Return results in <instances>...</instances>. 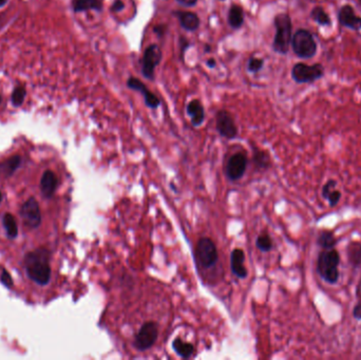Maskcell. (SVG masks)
Wrapping results in <instances>:
<instances>
[{
  "label": "cell",
  "instance_id": "13",
  "mask_svg": "<svg viewBox=\"0 0 361 360\" xmlns=\"http://www.w3.org/2000/svg\"><path fill=\"white\" fill-rule=\"evenodd\" d=\"M338 19L339 22L345 28H349L356 31L361 30V17L355 14L354 9L349 5L343 6L339 10Z\"/></svg>",
  "mask_w": 361,
  "mask_h": 360
},
{
  "label": "cell",
  "instance_id": "4",
  "mask_svg": "<svg viewBox=\"0 0 361 360\" xmlns=\"http://www.w3.org/2000/svg\"><path fill=\"white\" fill-rule=\"evenodd\" d=\"M292 47L294 53L300 58L308 59L315 56L317 52V44L314 36L307 30L300 29L293 35Z\"/></svg>",
  "mask_w": 361,
  "mask_h": 360
},
{
  "label": "cell",
  "instance_id": "10",
  "mask_svg": "<svg viewBox=\"0 0 361 360\" xmlns=\"http://www.w3.org/2000/svg\"><path fill=\"white\" fill-rule=\"evenodd\" d=\"M216 130L226 138H234L238 134L237 126L230 113L225 110H220L215 117Z\"/></svg>",
  "mask_w": 361,
  "mask_h": 360
},
{
  "label": "cell",
  "instance_id": "11",
  "mask_svg": "<svg viewBox=\"0 0 361 360\" xmlns=\"http://www.w3.org/2000/svg\"><path fill=\"white\" fill-rule=\"evenodd\" d=\"M247 166V159L245 157V154L238 152L235 153L234 156H231L227 162V167H226V173L227 176L233 179V181H237V179L241 178L246 170Z\"/></svg>",
  "mask_w": 361,
  "mask_h": 360
},
{
  "label": "cell",
  "instance_id": "44",
  "mask_svg": "<svg viewBox=\"0 0 361 360\" xmlns=\"http://www.w3.org/2000/svg\"><path fill=\"white\" fill-rule=\"evenodd\" d=\"M220 2H225V0H220Z\"/></svg>",
  "mask_w": 361,
  "mask_h": 360
},
{
  "label": "cell",
  "instance_id": "15",
  "mask_svg": "<svg viewBox=\"0 0 361 360\" xmlns=\"http://www.w3.org/2000/svg\"><path fill=\"white\" fill-rule=\"evenodd\" d=\"M245 255L244 251L240 248H235L230 256V266L231 271L238 278H246L247 269L244 266Z\"/></svg>",
  "mask_w": 361,
  "mask_h": 360
},
{
  "label": "cell",
  "instance_id": "36",
  "mask_svg": "<svg viewBox=\"0 0 361 360\" xmlns=\"http://www.w3.org/2000/svg\"><path fill=\"white\" fill-rule=\"evenodd\" d=\"M176 2H177L181 6L186 7V8L195 7V6L198 4V0H176Z\"/></svg>",
  "mask_w": 361,
  "mask_h": 360
},
{
  "label": "cell",
  "instance_id": "8",
  "mask_svg": "<svg viewBox=\"0 0 361 360\" xmlns=\"http://www.w3.org/2000/svg\"><path fill=\"white\" fill-rule=\"evenodd\" d=\"M20 217L23 224L29 228L40 227L42 223V213L40 204L34 198H30L21 205Z\"/></svg>",
  "mask_w": 361,
  "mask_h": 360
},
{
  "label": "cell",
  "instance_id": "12",
  "mask_svg": "<svg viewBox=\"0 0 361 360\" xmlns=\"http://www.w3.org/2000/svg\"><path fill=\"white\" fill-rule=\"evenodd\" d=\"M127 87L129 89L134 90V91L141 93V95L144 96L145 104L147 107L151 109H157L161 105L160 98L156 94H153L148 88H146V86L143 83H141L139 80L135 79V77H129L127 81Z\"/></svg>",
  "mask_w": 361,
  "mask_h": 360
},
{
  "label": "cell",
  "instance_id": "30",
  "mask_svg": "<svg viewBox=\"0 0 361 360\" xmlns=\"http://www.w3.org/2000/svg\"><path fill=\"white\" fill-rule=\"evenodd\" d=\"M336 187H337V182L335 181V179H329V181L324 184V186L322 187V191H321L322 197H323L326 200H328L331 192L334 189H336Z\"/></svg>",
  "mask_w": 361,
  "mask_h": 360
},
{
  "label": "cell",
  "instance_id": "29",
  "mask_svg": "<svg viewBox=\"0 0 361 360\" xmlns=\"http://www.w3.org/2000/svg\"><path fill=\"white\" fill-rule=\"evenodd\" d=\"M263 66H264V59L258 58V57H251L248 60L247 70L251 73H257L263 68Z\"/></svg>",
  "mask_w": 361,
  "mask_h": 360
},
{
  "label": "cell",
  "instance_id": "1",
  "mask_svg": "<svg viewBox=\"0 0 361 360\" xmlns=\"http://www.w3.org/2000/svg\"><path fill=\"white\" fill-rule=\"evenodd\" d=\"M24 266L29 278L40 285H46L51 279L50 254L45 248H38L24 257Z\"/></svg>",
  "mask_w": 361,
  "mask_h": 360
},
{
  "label": "cell",
  "instance_id": "24",
  "mask_svg": "<svg viewBox=\"0 0 361 360\" xmlns=\"http://www.w3.org/2000/svg\"><path fill=\"white\" fill-rule=\"evenodd\" d=\"M21 163V159L19 156H14L10 158L9 160L5 161L0 164V173L5 174L6 176H10L16 171Z\"/></svg>",
  "mask_w": 361,
  "mask_h": 360
},
{
  "label": "cell",
  "instance_id": "23",
  "mask_svg": "<svg viewBox=\"0 0 361 360\" xmlns=\"http://www.w3.org/2000/svg\"><path fill=\"white\" fill-rule=\"evenodd\" d=\"M3 224L6 229L7 236L10 239H15L18 235V225L16 223L15 218L12 213H6L3 219Z\"/></svg>",
  "mask_w": 361,
  "mask_h": 360
},
{
  "label": "cell",
  "instance_id": "17",
  "mask_svg": "<svg viewBox=\"0 0 361 360\" xmlns=\"http://www.w3.org/2000/svg\"><path fill=\"white\" fill-rule=\"evenodd\" d=\"M187 114L190 117L193 126H201L205 120V111L202 102L199 99H192L187 105Z\"/></svg>",
  "mask_w": 361,
  "mask_h": 360
},
{
  "label": "cell",
  "instance_id": "37",
  "mask_svg": "<svg viewBox=\"0 0 361 360\" xmlns=\"http://www.w3.org/2000/svg\"><path fill=\"white\" fill-rule=\"evenodd\" d=\"M353 316L357 320H361V301L354 306L353 308Z\"/></svg>",
  "mask_w": 361,
  "mask_h": 360
},
{
  "label": "cell",
  "instance_id": "20",
  "mask_svg": "<svg viewBox=\"0 0 361 360\" xmlns=\"http://www.w3.org/2000/svg\"><path fill=\"white\" fill-rule=\"evenodd\" d=\"M317 243L322 249H332L336 246L338 240L336 237H335L333 231L322 230L319 233Z\"/></svg>",
  "mask_w": 361,
  "mask_h": 360
},
{
  "label": "cell",
  "instance_id": "7",
  "mask_svg": "<svg viewBox=\"0 0 361 360\" xmlns=\"http://www.w3.org/2000/svg\"><path fill=\"white\" fill-rule=\"evenodd\" d=\"M159 335L157 323L149 321L139 329L134 339V345L138 351H146L156 343Z\"/></svg>",
  "mask_w": 361,
  "mask_h": 360
},
{
  "label": "cell",
  "instance_id": "38",
  "mask_svg": "<svg viewBox=\"0 0 361 360\" xmlns=\"http://www.w3.org/2000/svg\"><path fill=\"white\" fill-rule=\"evenodd\" d=\"M206 65H207L208 68H214L216 66V61L214 58H209L207 61H206Z\"/></svg>",
  "mask_w": 361,
  "mask_h": 360
},
{
  "label": "cell",
  "instance_id": "3",
  "mask_svg": "<svg viewBox=\"0 0 361 360\" xmlns=\"http://www.w3.org/2000/svg\"><path fill=\"white\" fill-rule=\"evenodd\" d=\"M274 24L276 34L273 42V49L279 54H286L292 44V19L287 14H279L275 17Z\"/></svg>",
  "mask_w": 361,
  "mask_h": 360
},
{
  "label": "cell",
  "instance_id": "6",
  "mask_svg": "<svg viewBox=\"0 0 361 360\" xmlns=\"http://www.w3.org/2000/svg\"><path fill=\"white\" fill-rule=\"evenodd\" d=\"M163 53L158 45H150L147 47L141 59V73L144 77L150 81L154 80V71L160 65Z\"/></svg>",
  "mask_w": 361,
  "mask_h": 360
},
{
  "label": "cell",
  "instance_id": "35",
  "mask_svg": "<svg viewBox=\"0 0 361 360\" xmlns=\"http://www.w3.org/2000/svg\"><path fill=\"white\" fill-rule=\"evenodd\" d=\"M166 25H164V24H158V25H156V27H154L153 28V32L154 33H156V35L158 36V37H163L164 35H165V31H166Z\"/></svg>",
  "mask_w": 361,
  "mask_h": 360
},
{
  "label": "cell",
  "instance_id": "34",
  "mask_svg": "<svg viewBox=\"0 0 361 360\" xmlns=\"http://www.w3.org/2000/svg\"><path fill=\"white\" fill-rule=\"evenodd\" d=\"M125 9V4L123 0H115V2L113 3V5L111 6V11L112 12H121Z\"/></svg>",
  "mask_w": 361,
  "mask_h": 360
},
{
  "label": "cell",
  "instance_id": "40",
  "mask_svg": "<svg viewBox=\"0 0 361 360\" xmlns=\"http://www.w3.org/2000/svg\"><path fill=\"white\" fill-rule=\"evenodd\" d=\"M8 3V0H0V8H3L4 6H6Z\"/></svg>",
  "mask_w": 361,
  "mask_h": 360
},
{
  "label": "cell",
  "instance_id": "42",
  "mask_svg": "<svg viewBox=\"0 0 361 360\" xmlns=\"http://www.w3.org/2000/svg\"><path fill=\"white\" fill-rule=\"evenodd\" d=\"M358 2H359V4H360V5H361V0H358Z\"/></svg>",
  "mask_w": 361,
  "mask_h": 360
},
{
  "label": "cell",
  "instance_id": "9",
  "mask_svg": "<svg viewBox=\"0 0 361 360\" xmlns=\"http://www.w3.org/2000/svg\"><path fill=\"white\" fill-rule=\"evenodd\" d=\"M197 256L204 267H211L218 260L215 244L209 238H202L197 244Z\"/></svg>",
  "mask_w": 361,
  "mask_h": 360
},
{
  "label": "cell",
  "instance_id": "25",
  "mask_svg": "<svg viewBox=\"0 0 361 360\" xmlns=\"http://www.w3.org/2000/svg\"><path fill=\"white\" fill-rule=\"evenodd\" d=\"M311 17L319 25H330L331 24L330 16L327 14L326 11L322 8H319V7L314 8V10L311 13Z\"/></svg>",
  "mask_w": 361,
  "mask_h": 360
},
{
  "label": "cell",
  "instance_id": "2",
  "mask_svg": "<svg viewBox=\"0 0 361 360\" xmlns=\"http://www.w3.org/2000/svg\"><path fill=\"white\" fill-rule=\"evenodd\" d=\"M339 263L340 255L336 249H323L318 256V274L328 283H337L339 280Z\"/></svg>",
  "mask_w": 361,
  "mask_h": 360
},
{
  "label": "cell",
  "instance_id": "26",
  "mask_svg": "<svg viewBox=\"0 0 361 360\" xmlns=\"http://www.w3.org/2000/svg\"><path fill=\"white\" fill-rule=\"evenodd\" d=\"M25 97V88L22 86L16 87L12 93V102L15 107H19L22 105V102Z\"/></svg>",
  "mask_w": 361,
  "mask_h": 360
},
{
  "label": "cell",
  "instance_id": "18",
  "mask_svg": "<svg viewBox=\"0 0 361 360\" xmlns=\"http://www.w3.org/2000/svg\"><path fill=\"white\" fill-rule=\"evenodd\" d=\"M104 8V0H72V9L75 13L94 10L100 12Z\"/></svg>",
  "mask_w": 361,
  "mask_h": 360
},
{
  "label": "cell",
  "instance_id": "19",
  "mask_svg": "<svg viewBox=\"0 0 361 360\" xmlns=\"http://www.w3.org/2000/svg\"><path fill=\"white\" fill-rule=\"evenodd\" d=\"M244 23V12L242 7L233 5L228 11V24L231 28L237 30L240 29Z\"/></svg>",
  "mask_w": 361,
  "mask_h": 360
},
{
  "label": "cell",
  "instance_id": "31",
  "mask_svg": "<svg viewBox=\"0 0 361 360\" xmlns=\"http://www.w3.org/2000/svg\"><path fill=\"white\" fill-rule=\"evenodd\" d=\"M340 199H341V192L338 189H334L330 194L329 198H328V201L330 203V206L331 207L336 206V205L339 203Z\"/></svg>",
  "mask_w": 361,
  "mask_h": 360
},
{
  "label": "cell",
  "instance_id": "14",
  "mask_svg": "<svg viewBox=\"0 0 361 360\" xmlns=\"http://www.w3.org/2000/svg\"><path fill=\"white\" fill-rule=\"evenodd\" d=\"M173 15L177 18L181 27L188 32H195L200 28V18L193 12L187 11H176Z\"/></svg>",
  "mask_w": 361,
  "mask_h": 360
},
{
  "label": "cell",
  "instance_id": "5",
  "mask_svg": "<svg viewBox=\"0 0 361 360\" xmlns=\"http://www.w3.org/2000/svg\"><path fill=\"white\" fill-rule=\"evenodd\" d=\"M323 67L319 63L313 66L305 65L303 62L296 63L292 70L293 80L298 84H308L320 80L323 76Z\"/></svg>",
  "mask_w": 361,
  "mask_h": 360
},
{
  "label": "cell",
  "instance_id": "41",
  "mask_svg": "<svg viewBox=\"0 0 361 360\" xmlns=\"http://www.w3.org/2000/svg\"><path fill=\"white\" fill-rule=\"evenodd\" d=\"M2 200H3V194H2V191H0V203H2Z\"/></svg>",
  "mask_w": 361,
  "mask_h": 360
},
{
  "label": "cell",
  "instance_id": "21",
  "mask_svg": "<svg viewBox=\"0 0 361 360\" xmlns=\"http://www.w3.org/2000/svg\"><path fill=\"white\" fill-rule=\"evenodd\" d=\"M347 258L351 265L355 268L361 265V244L359 242H351L347 246Z\"/></svg>",
  "mask_w": 361,
  "mask_h": 360
},
{
  "label": "cell",
  "instance_id": "16",
  "mask_svg": "<svg viewBox=\"0 0 361 360\" xmlns=\"http://www.w3.org/2000/svg\"><path fill=\"white\" fill-rule=\"evenodd\" d=\"M57 187V177L52 170H46L41 179V191L46 199L52 198Z\"/></svg>",
  "mask_w": 361,
  "mask_h": 360
},
{
  "label": "cell",
  "instance_id": "39",
  "mask_svg": "<svg viewBox=\"0 0 361 360\" xmlns=\"http://www.w3.org/2000/svg\"><path fill=\"white\" fill-rule=\"evenodd\" d=\"M204 50H205V53H209L210 51H211V47H210L209 45H206L205 48H204Z\"/></svg>",
  "mask_w": 361,
  "mask_h": 360
},
{
  "label": "cell",
  "instance_id": "28",
  "mask_svg": "<svg viewBox=\"0 0 361 360\" xmlns=\"http://www.w3.org/2000/svg\"><path fill=\"white\" fill-rule=\"evenodd\" d=\"M254 162L260 168H267L269 166V157L264 151H257L254 156Z\"/></svg>",
  "mask_w": 361,
  "mask_h": 360
},
{
  "label": "cell",
  "instance_id": "43",
  "mask_svg": "<svg viewBox=\"0 0 361 360\" xmlns=\"http://www.w3.org/2000/svg\"><path fill=\"white\" fill-rule=\"evenodd\" d=\"M0 101H2V96H0Z\"/></svg>",
  "mask_w": 361,
  "mask_h": 360
},
{
  "label": "cell",
  "instance_id": "27",
  "mask_svg": "<svg viewBox=\"0 0 361 360\" xmlns=\"http://www.w3.org/2000/svg\"><path fill=\"white\" fill-rule=\"evenodd\" d=\"M257 247L262 251H269L273 248V241L268 235H261L257 239Z\"/></svg>",
  "mask_w": 361,
  "mask_h": 360
},
{
  "label": "cell",
  "instance_id": "33",
  "mask_svg": "<svg viewBox=\"0 0 361 360\" xmlns=\"http://www.w3.org/2000/svg\"><path fill=\"white\" fill-rule=\"evenodd\" d=\"M179 47H181V57H182V59H183L186 50L190 47V43L186 37H184V36L179 37Z\"/></svg>",
  "mask_w": 361,
  "mask_h": 360
},
{
  "label": "cell",
  "instance_id": "32",
  "mask_svg": "<svg viewBox=\"0 0 361 360\" xmlns=\"http://www.w3.org/2000/svg\"><path fill=\"white\" fill-rule=\"evenodd\" d=\"M0 281H2V283L7 287L13 286V279L8 271H3L2 277H0Z\"/></svg>",
  "mask_w": 361,
  "mask_h": 360
},
{
  "label": "cell",
  "instance_id": "22",
  "mask_svg": "<svg viewBox=\"0 0 361 360\" xmlns=\"http://www.w3.org/2000/svg\"><path fill=\"white\" fill-rule=\"evenodd\" d=\"M172 346L175 353L182 358H189L192 355L193 351H195V348H193V345L191 343L186 342L181 338H176L173 341Z\"/></svg>",
  "mask_w": 361,
  "mask_h": 360
}]
</instances>
